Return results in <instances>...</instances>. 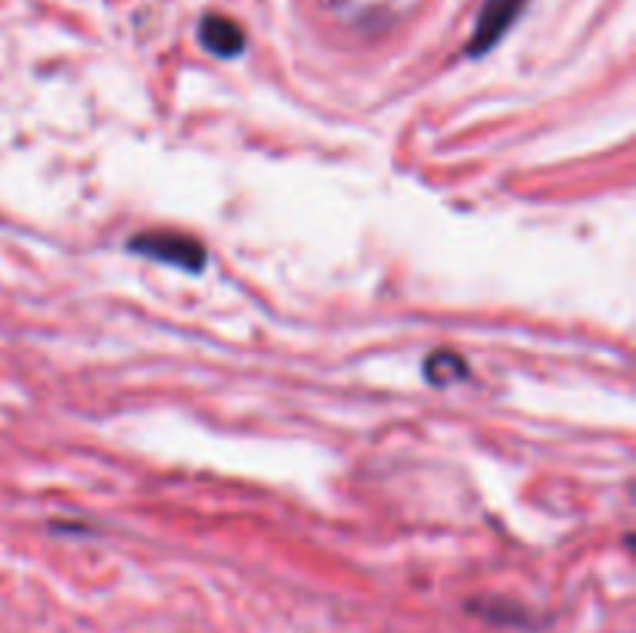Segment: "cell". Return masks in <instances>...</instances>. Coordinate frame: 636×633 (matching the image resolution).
Segmentation results:
<instances>
[{
  "mask_svg": "<svg viewBox=\"0 0 636 633\" xmlns=\"http://www.w3.org/2000/svg\"><path fill=\"white\" fill-rule=\"evenodd\" d=\"M423 0H320V7L336 19L338 25L357 35H389L401 22L420 10Z\"/></svg>",
  "mask_w": 636,
  "mask_h": 633,
  "instance_id": "6da1fadb",
  "label": "cell"
},
{
  "mask_svg": "<svg viewBox=\"0 0 636 633\" xmlns=\"http://www.w3.org/2000/svg\"><path fill=\"white\" fill-rule=\"evenodd\" d=\"M127 248L143 255V258H153V262L168 264V267H180V270H190V274H199L209 262V252L199 240L175 233V230L137 233V236H131Z\"/></svg>",
  "mask_w": 636,
  "mask_h": 633,
  "instance_id": "7a4b0ae2",
  "label": "cell"
},
{
  "mask_svg": "<svg viewBox=\"0 0 636 633\" xmlns=\"http://www.w3.org/2000/svg\"><path fill=\"white\" fill-rule=\"evenodd\" d=\"M525 7H528V0H481L466 53L484 56L488 51H494L496 44L506 37V32L518 22V16L525 13Z\"/></svg>",
  "mask_w": 636,
  "mask_h": 633,
  "instance_id": "3957f363",
  "label": "cell"
},
{
  "mask_svg": "<svg viewBox=\"0 0 636 633\" xmlns=\"http://www.w3.org/2000/svg\"><path fill=\"white\" fill-rule=\"evenodd\" d=\"M199 44L217 59H233L246 51V32L231 16L209 13L199 22Z\"/></svg>",
  "mask_w": 636,
  "mask_h": 633,
  "instance_id": "277c9868",
  "label": "cell"
},
{
  "mask_svg": "<svg viewBox=\"0 0 636 633\" xmlns=\"http://www.w3.org/2000/svg\"><path fill=\"white\" fill-rule=\"evenodd\" d=\"M423 373L425 379H428V386L447 388L462 382L469 376V367H466V360L457 352H432L425 357Z\"/></svg>",
  "mask_w": 636,
  "mask_h": 633,
  "instance_id": "5b68a950",
  "label": "cell"
}]
</instances>
